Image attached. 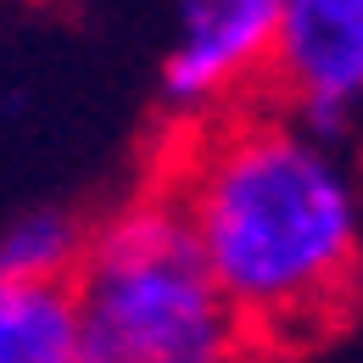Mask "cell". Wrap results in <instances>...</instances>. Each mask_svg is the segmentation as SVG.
<instances>
[{
  "label": "cell",
  "mask_w": 363,
  "mask_h": 363,
  "mask_svg": "<svg viewBox=\"0 0 363 363\" xmlns=\"http://www.w3.org/2000/svg\"><path fill=\"white\" fill-rule=\"evenodd\" d=\"M90 229H79L56 207H34L23 218L0 229V279H23V285H73V274L84 263Z\"/></svg>",
  "instance_id": "obj_6"
},
{
  "label": "cell",
  "mask_w": 363,
  "mask_h": 363,
  "mask_svg": "<svg viewBox=\"0 0 363 363\" xmlns=\"http://www.w3.org/2000/svg\"><path fill=\"white\" fill-rule=\"evenodd\" d=\"M73 308L84 363H174L240 341L168 190H151L90 229Z\"/></svg>",
  "instance_id": "obj_2"
},
{
  "label": "cell",
  "mask_w": 363,
  "mask_h": 363,
  "mask_svg": "<svg viewBox=\"0 0 363 363\" xmlns=\"http://www.w3.org/2000/svg\"><path fill=\"white\" fill-rule=\"evenodd\" d=\"M162 190L257 358L318 341L358 308L363 190L335 140L285 112H224L190 135Z\"/></svg>",
  "instance_id": "obj_1"
},
{
  "label": "cell",
  "mask_w": 363,
  "mask_h": 363,
  "mask_svg": "<svg viewBox=\"0 0 363 363\" xmlns=\"http://www.w3.org/2000/svg\"><path fill=\"white\" fill-rule=\"evenodd\" d=\"M174 363H263L246 341H229V347H207V352H190V358H174Z\"/></svg>",
  "instance_id": "obj_7"
},
{
  "label": "cell",
  "mask_w": 363,
  "mask_h": 363,
  "mask_svg": "<svg viewBox=\"0 0 363 363\" xmlns=\"http://www.w3.org/2000/svg\"><path fill=\"white\" fill-rule=\"evenodd\" d=\"M279 112L335 140L363 106V0H285L269 62Z\"/></svg>",
  "instance_id": "obj_4"
},
{
  "label": "cell",
  "mask_w": 363,
  "mask_h": 363,
  "mask_svg": "<svg viewBox=\"0 0 363 363\" xmlns=\"http://www.w3.org/2000/svg\"><path fill=\"white\" fill-rule=\"evenodd\" d=\"M279 0H190L179 6L174 45L162 50V101L174 112H213L252 84H269Z\"/></svg>",
  "instance_id": "obj_3"
},
{
  "label": "cell",
  "mask_w": 363,
  "mask_h": 363,
  "mask_svg": "<svg viewBox=\"0 0 363 363\" xmlns=\"http://www.w3.org/2000/svg\"><path fill=\"white\" fill-rule=\"evenodd\" d=\"M0 363H84L73 285L0 279Z\"/></svg>",
  "instance_id": "obj_5"
}]
</instances>
